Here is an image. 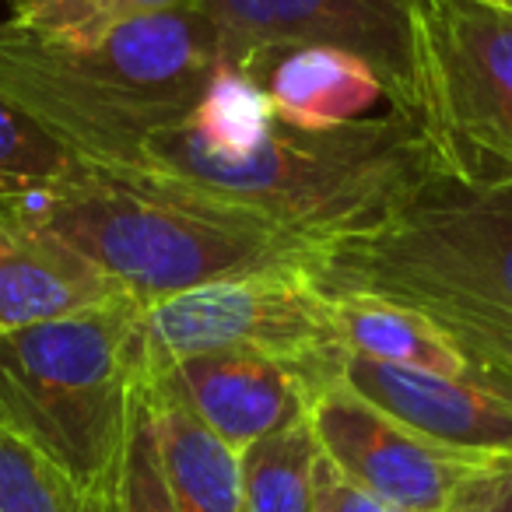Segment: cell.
Instances as JSON below:
<instances>
[{"label": "cell", "mask_w": 512, "mask_h": 512, "mask_svg": "<svg viewBox=\"0 0 512 512\" xmlns=\"http://www.w3.org/2000/svg\"><path fill=\"white\" fill-rule=\"evenodd\" d=\"M92 176L134 197L285 235L316 253L386 225L453 169L425 123L390 109L334 130L274 120L242 155H214L176 123L148 137L123 169Z\"/></svg>", "instance_id": "obj_1"}, {"label": "cell", "mask_w": 512, "mask_h": 512, "mask_svg": "<svg viewBox=\"0 0 512 512\" xmlns=\"http://www.w3.org/2000/svg\"><path fill=\"white\" fill-rule=\"evenodd\" d=\"M306 274L327 299L421 313L481 383L512 393V176L435 179L386 225L320 246Z\"/></svg>", "instance_id": "obj_2"}, {"label": "cell", "mask_w": 512, "mask_h": 512, "mask_svg": "<svg viewBox=\"0 0 512 512\" xmlns=\"http://www.w3.org/2000/svg\"><path fill=\"white\" fill-rule=\"evenodd\" d=\"M218 67L204 11L137 18L95 43L0 22V95L88 172L123 169L148 137L183 123Z\"/></svg>", "instance_id": "obj_3"}, {"label": "cell", "mask_w": 512, "mask_h": 512, "mask_svg": "<svg viewBox=\"0 0 512 512\" xmlns=\"http://www.w3.org/2000/svg\"><path fill=\"white\" fill-rule=\"evenodd\" d=\"M144 306L130 295L92 313L0 334V428L67 477L120 491L148 383Z\"/></svg>", "instance_id": "obj_4"}, {"label": "cell", "mask_w": 512, "mask_h": 512, "mask_svg": "<svg viewBox=\"0 0 512 512\" xmlns=\"http://www.w3.org/2000/svg\"><path fill=\"white\" fill-rule=\"evenodd\" d=\"M18 200L141 306L242 274L306 271L313 256L285 235L134 197L92 172L57 190L18 193Z\"/></svg>", "instance_id": "obj_5"}, {"label": "cell", "mask_w": 512, "mask_h": 512, "mask_svg": "<svg viewBox=\"0 0 512 512\" xmlns=\"http://www.w3.org/2000/svg\"><path fill=\"white\" fill-rule=\"evenodd\" d=\"M144 358L155 369L193 355L256 351L288 362L313 397L337 383L334 302L306 271H260L211 281L144 306Z\"/></svg>", "instance_id": "obj_6"}, {"label": "cell", "mask_w": 512, "mask_h": 512, "mask_svg": "<svg viewBox=\"0 0 512 512\" xmlns=\"http://www.w3.org/2000/svg\"><path fill=\"white\" fill-rule=\"evenodd\" d=\"M421 46L425 127L453 176H512V15L488 0H432Z\"/></svg>", "instance_id": "obj_7"}, {"label": "cell", "mask_w": 512, "mask_h": 512, "mask_svg": "<svg viewBox=\"0 0 512 512\" xmlns=\"http://www.w3.org/2000/svg\"><path fill=\"white\" fill-rule=\"evenodd\" d=\"M200 11L218 32L221 67L242 74L267 53L334 46L383 78L390 109L425 123V11L414 0H204Z\"/></svg>", "instance_id": "obj_8"}, {"label": "cell", "mask_w": 512, "mask_h": 512, "mask_svg": "<svg viewBox=\"0 0 512 512\" xmlns=\"http://www.w3.org/2000/svg\"><path fill=\"white\" fill-rule=\"evenodd\" d=\"M309 425L320 453L351 484L397 512H449L456 484L477 467L432 446L341 383L316 393Z\"/></svg>", "instance_id": "obj_9"}, {"label": "cell", "mask_w": 512, "mask_h": 512, "mask_svg": "<svg viewBox=\"0 0 512 512\" xmlns=\"http://www.w3.org/2000/svg\"><path fill=\"white\" fill-rule=\"evenodd\" d=\"M337 383L460 460H512V393L498 386L369 362L344 348Z\"/></svg>", "instance_id": "obj_10"}, {"label": "cell", "mask_w": 512, "mask_h": 512, "mask_svg": "<svg viewBox=\"0 0 512 512\" xmlns=\"http://www.w3.org/2000/svg\"><path fill=\"white\" fill-rule=\"evenodd\" d=\"M148 386L183 404L235 453L306 421L313 407V390L292 365L256 351L179 358L151 372Z\"/></svg>", "instance_id": "obj_11"}, {"label": "cell", "mask_w": 512, "mask_h": 512, "mask_svg": "<svg viewBox=\"0 0 512 512\" xmlns=\"http://www.w3.org/2000/svg\"><path fill=\"white\" fill-rule=\"evenodd\" d=\"M127 295L18 197H0V334L92 313Z\"/></svg>", "instance_id": "obj_12"}, {"label": "cell", "mask_w": 512, "mask_h": 512, "mask_svg": "<svg viewBox=\"0 0 512 512\" xmlns=\"http://www.w3.org/2000/svg\"><path fill=\"white\" fill-rule=\"evenodd\" d=\"M264 88L274 120L295 130H334L365 120L376 102H386V85L362 57L334 46H292L260 57L242 71Z\"/></svg>", "instance_id": "obj_13"}, {"label": "cell", "mask_w": 512, "mask_h": 512, "mask_svg": "<svg viewBox=\"0 0 512 512\" xmlns=\"http://www.w3.org/2000/svg\"><path fill=\"white\" fill-rule=\"evenodd\" d=\"M162 474L176 512H246L239 453L228 449L183 404L144 383Z\"/></svg>", "instance_id": "obj_14"}, {"label": "cell", "mask_w": 512, "mask_h": 512, "mask_svg": "<svg viewBox=\"0 0 512 512\" xmlns=\"http://www.w3.org/2000/svg\"><path fill=\"white\" fill-rule=\"evenodd\" d=\"M334 302L337 344L369 362L400 369L435 372V376H474L470 362L453 348L446 334L421 313L372 295H341Z\"/></svg>", "instance_id": "obj_15"}, {"label": "cell", "mask_w": 512, "mask_h": 512, "mask_svg": "<svg viewBox=\"0 0 512 512\" xmlns=\"http://www.w3.org/2000/svg\"><path fill=\"white\" fill-rule=\"evenodd\" d=\"M316 460L320 442L309 418L242 449L239 474L246 512H313Z\"/></svg>", "instance_id": "obj_16"}, {"label": "cell", "mask_w": 512, "mask_h": 512, "mask_svg": "<svg viewBox=\"0 0 512 512\" xmlns=\"http://www.w3.org/2000/svg\"><path fill=\"white\" fill-rule=\"evenodd\" d=\"M0 512H123L120 491H95L0 428Z\"/></svg>", "instance_id": "obj_17"}, {"label": "cell", "mask_w": 512, "mask_h": 512, "mask_svg": "<svg viewBox=\"0 0 512 512\" xmlns=\"http://www.w3.org/2000/svg\"><path fill=\"white\" fill-rule=\"evenodd\" d=\"M85 172L71 151L0 95V197L57 190Z\"/></svg>", "instance_id": "obj_18"}, {"label": "cell", "mask_w": 512, "mask_h": 512, "mask_svg": "<svg viewBox=\"0 0 512 512\" xmlns=\"http://www.w3.org/2000/svg\"><path fill=\"white\" fill-rule=\"evenodd\" d=\"M120 505L123 512H176L169 484H165L162 474V456H158L148 397L137 407L134 432H130L127 463H123V481H120Z\"/></svg>", "instance_id": "obj_19"}, {"label": "cell", "mask_w": 512, "mask_h": 512, "mask_svg": "<svg viewBox=\"0 0 512 512\" xmlns=\"http://www.w3.org/2000/svg\"><path fill=\"white\" fill-rule=\"evenodd\" d=\"M106 4L109 0H11V22L43 36L81 39L99 22Z\"/></svg>", "instance_id": "obj_20"}, {"label": "cell", "mask_w": 512, "mask_h": 512, "mask_svg": "<svg viewBox=\"0 0 512 512\" xmlns=\"http://www.w3.org/2000/svg\"><path fill=\"white\" fill-rule=\"evenodd\" d=\"M449 512H512V460L470 467L456 484Z\"/></svg>", "instance_id": "obj_21"}, {"label": "cell", "mask_w": 512, "mask_h": 512, "mask_svg": "<svg viewBox=\"0 0 512 512\" xmlns=\"http://www.w3.org/2000/svg\"><path fill=\"white\" fill-rule=\"evenodd\" d=\"M313 512H397L386 502H379L376 495L362 491L358 484H351L327 456L320 453L313 474Z\"/></svg>", "instance_id": "obj_22"}, {"label": "cell", "mask_w": 512, "mask_h": 512, "mask_svg": "<svg viewBox=\"0 0 512 512\" xmlns=\"http://www.w3.org/2000/svg\"><path fill=\"white\" fill-rule=\"evenodd\" d=\"M204 0H109L106 11L99 15V22L85 32L81 39H71V43H95L106 32H113L116 25L137 22V18H151V15H176V11H200Z\"/></svg>", "instance_id": "obj_23"}, {"label": "cell", "mask_w": 512, "mask_h": 512, "mask_svg": "<svg viewBox=\"0 0 512 512\" xmlns=\"http://www.w3.org/2000/svg\"><path fill=\"white\" fill-rule=\"evenodd\" d=\"M488 4H495V8H502V11H509V15H512V0H488Z\"/></svg>", "instance_id": "obj_24"}, {"label": "cell", "mask_w": 512, "mask_h": 512, "mask_svg": "<svg viewBox=\"0 0 512 512\" xmlns=\"http://www.w3.org/2000/svg\"><path fill=\"white\" fill-rule=\"evenodd\" d=\"M414 4H418L421 11H428V8H432V0H414Z\"/></svg>", "instance_id": "obj_25"}]
</instances>
